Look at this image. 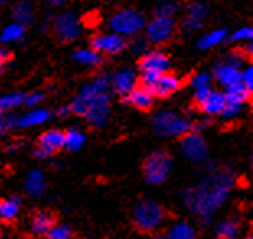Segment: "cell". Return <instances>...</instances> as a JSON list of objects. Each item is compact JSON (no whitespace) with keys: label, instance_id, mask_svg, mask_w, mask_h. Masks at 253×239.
I'll use <instances>...</instances> for the list:
<instances>
[{"label":"cell","instance_id":"cell-11","mask_svg":"<svg viewBox=\"0 0 253 239\" xmlns=\"http://www.w3.org/2000/svg\"><path fill=\"white\" fill-rule=\"evenodd\" d=\"M62 149H64V133L59 131V129H47L38 139L35 157H38V159H46V157L54 156Z\"/></svg>","mask_w":253,"mask_h":239},{"label":"cell","instance_id":"cell-12","mask_svg":"<svg viewBox=\"0 0 253 239\" xmlns=\"http://www.w3.org/2000/svg\"><path fill=\"white\" fill-rule=\"evenodd\" d=\"M147 89L152 92L154 97H160V99H165L171 94H175L176 90H180L181 87V79L173 72H164L160 74L157 79H154L152 82L145 85Z\"/></svg>","mask_w":253,"mask_h":239},{"label":"cell","instance_id":"cell-42","mask_svg":"<svg viewBox=\"0 0 253 239\" xmlns=\"http://www.w3.org/2000/svg\"><path fill=\"white\" fill-rule=\"evenodd\" d=\"M57 113H59V117H67V115H71V105H64V107H61L57 110Z\"/></svg>","mask_w":253,"mask_h":239},{"label":"cell","instance_id":"cell-7","mask_svg":"<svg viewBox=\"0 0 253 239\" xmlns=\"http://www.w3.org/2000/svg\"><path fill=\"white\" fill-rule=\"evenodd\" d=\"M180 149H181L183 157L193 162V164H201L209 156V148H208L206 139L198 131H190V133H186L185 136H181Z\"/></svg>","mask_w":253,"mask_h":239},{"label":"cell","instance_id":"cell-16","mask_svg":"<svg viewBox=\"0 0 253 239\" xmlns=\"http://www.w3.org/2000/svg\"><path fill=\"white\" fill-rule=\"evenodd\" d=\"M137 85V75L134 74V70L131 69H123L110 79V87H113V90L118 95L125 97L129 90H132Z\"/></svg>","mask_w":253,"mask_h":239},{"label":"cell","instance_id":"cell-6","mask_svg":"<svg viewBox=\"0 0 253 239\" xmlns=\"http://www.w3.org/2000/svg\"><path fill=\"white\" fill-rule=\"evenodd\" d=\"M169 69H170L169 56L159 50L145 51L141 56V61H139V72H141V79L144 85L150 84L154 79H157L160 74L167 72Z\"/></svg>","mask_w":253,"mask_h":239},{"label":"cell","instance_id":"cell-33","mask_svg":"<svg viewBox=\"0 0 253 239\" xmlns=\"http://www.w3.org/2000/svg\"><path fill=\"white\" fill-rule=\"evenodd\" d=\"M244 107L242 103H225L224 110L220 112V117H224L225 120H234L239 118L244 113Z\"/></svg>","mask_w":253,"mask_h":239},{"label":"cell","instance_id":"cell-26","mask_svg":"<svg viewBox=\"0 0 253 239\" xmlns=\"http://www.w3.org/2000/svg\"><path fill=\"white\" fill-rule=\"evenodd\" d=\"M167 238L170 239H193L198 236L196 228L188 221H176L173 223L169 231H167Z\"/></svg>","mask_w":253,"mask_h":239},{"label":"cell","instance_id":"cell-37","mask_svg":"<svg viewBox=\"0 0 253 239\" xmlns=\"http://www.w3.org/2000/svg\"><path fill=\"white\" fill-rule=\"evenodd\" d=\"M10 128H13V115L0 110V134L7 133Z\"/></svg>","mask_w":253,"mask_h":239},{"label":"cell","instance_id":"cell-10","mask_svg":"<svg viewBox=\"0 0 253 239\" xmlns=\"http://www.w3.org/2000/svg\"><path fill=\"white\" fill-rule=\"evenodd\" d=\"M91 48L95 51H98L101 56L106 54V56H115V54L123 53L127 48V41L125 36L115 33H103V35H95L91 38Z\"/></svg>","mask_w":253,"mask_h":239},{"label":"cell","instance_id":"cell-38","mask_svg":"<svg viewBox=\"0 0 253 239\" xmlns=\"http://www.w3.org/2000/svg\"><path fill=\"white\" fill-rule=\"evenodd\" d=\"M240 82L244 84L247 89H253V67L247 66L245 69L240 70Z\"/></svg>","mask_w":253,"mask_h":239},{"label":"cell","instance_id":"cell-20","mask_svg":"<svg viewBox=\"0 0 253 239\" xmlns=\"http://www.w3.org/2000/svg\"><path fill=\"white\" fill-rule=\"evenodd\" d=\"M25 190L30 197L33 198H40L44 195L46 192V177L40 169H35L28 172L26 176V180H25Z\"/></svg>","mask_w":253,"mask_h":239},{"label":"cell","instance_id":"cell-27","mask_svg":"<svg viewBox=\"0 0 253 239\" xmlns=\"http://www.w3.org/2000/svg\"><path fill=\"white\" fill-rule=\"evenodd\" d=\"M240 223L237 220H222L216 226V236L220 239H235L240 236Z\"/></svg>","mask_w":253,"mask_h":239},{"label":"cell","instance_id":"cell-39","mask_svg":"<svg viewBox=\"0 0 253 239\" xmlns=\"http://www.w3.org/2000/svg\"><path fill=\"white\" fill-rule=\"evenodd\" d=\"M131 46H132V48H131L132 53H134V54H139V56H142V54H144L145 51H149V50H147V43H145L144 40H139L137 43H132Z\"/></svg>","mask_w":253,"mask_h":239},{"label":"cell","instance_id":"cell-1","mask_svg":"<svg viewBox=\"0 0 253 239\" xmlns=\"http://www.w3.org/2000/svg\"><path fill=\"white\" fill-rule=\"evenodd\" d=\"M234 185V174L227 169H222L209 174L198 185L185 190L181 193V198L185 200V205L193 213L203 221H208L229 198Z\"/></svg>","mask_w":253,"mask_h":239},{"label":"cell","instance_id":"cell-17","mask_svg":"<svg viewBox=\"0 0 253 239\" xmlns=\"http://www.w3.org/2000/svg\"><path fill=\"white\" fill-rule=\"evenodd\" d=\"M196 105H198L199 110H201L204 115H208V117L220 115V112H222L224 107H225L224 94H220V92H214L211 89L201 100L196 103Z\"/></svg>","mask_w":253,"mask_h":239},{"label":"cell","instance_id":"cell-32","mask_svg":"<svg viewBox=\"0 0 253 239\" xmlns=\"http://www.w3.org/2000/svg\"><path fill=\"white\" fill-rule=\"evenodd\" d=\"M178 10V5L170 2V0H162L160 3H157L155 7V15L157 17H173Z\"/></svg>","mask_w":253,"mask_h":239},{"label":"cell","instance_id":"cell-43","mask_svg":"<svg viewBox=\"0 0 253 239\" xmlns=\"http://www.w3.org/2000/svg\"><path fill=\"white\" fill-rule=\"evenodd\" d=\"M8 0H0V5H3V3H7Z\"/></svg>","mask_w":253,"mask_h":239},{"label":"cell","instance_id":"cell-29","mask_svg":"<svg viewBox=\"0 0 253 239\" xmlns=\"http://www.w3.org/2000/svg\"><path fill=\"white\" fill-rule=\"evenodd\" d=\"M85 144V134L77 128H71L64 133V149L75 153Z\"/></svg>","mask_w":253,"mask_h":239},{"label":"cell","instance_id":"cell-24","mask_svg":"<svg viewBox=\"0 0 253 239\" xmlns=\"http://www.w3.org/2000/svg\"><path fill=\"white\" fill-rule=\"evenodd\" d=\"M227 38V30L224 28H216V30H211L208 33H204L201 38L198 40V48L203 51H208V50H212V48L219 46L220 43H224V40Z\"/></svg>","mask_w":253,"mask_h":239},{"label":"cell","instance_id":"cell-3","mask_svg":"<svg viewBox=\"0 0 253 239\" xmlns=\"http://www.w3.org/2000/svg\"><path fill=\"white\" fill-rule=\"evenodd\" d=\"M191 126L190 120L173 110H162L152 118L154 133L162 138H181L191 131Z\"/></svg>","mask_w":253,"mask_h":239},{"label":"cell","instance_id":"cell-15","mask_svg":"<svg viewBox=\"0 0 253 239\" xmlns=\"http://www.w3.org/2000/svg\"><path fill=\"white\" fill-rule=\"evenodd\" d=\"M154 99L155 97H154L152 92L142 84V85H136L132 90L127 92V94L125 95V103L131 105L132 108H136V110L147 112L152 108Z\"/></svg>","mask_w":253,"mask_h":239},{"label":"cell","instance_id":"cell-28","mask_svg":"<svg viewBox=\"0 0 253 239\" xmlns=\"http://www.w3.org/2000/svg\"><path fill=\"white\" fill-rule=\"evenodd\" d=\"M25 35H26L25 26L17 23V21H13V23L7 25L2 31H0V41L2 43H18L23 40Z\"/></svg>","mask_w":253,"mask_h":239},{"label":"cell","instance_id":"cell-25","mask_svg":"<svg viewBox=\"0 0 253 239\" xmlns=\"http://www.w3.org/2000/svg\"><path fill=\"white\" fill-rule=\"evenodd\" d=\"M74 61L84 67H98L101 64V54L93 48H82L74 53Z\"/></svg>","mask_w":253,"mask_h":239},{"label":"cell","instance_id":"cell-36","mask_svg":"<svg viewBox=\"0 0 253 239\" xmlns=\"http://www.w3.org/2000/svg\"><path fill=\"white\" fill-rule=\"evenodd\" d=\"M42 100H44V94H41V92H31L30 95H25L23 105L26 108H33L40 105Z\"/></svg>","mask_w":253,"mask_h":239},{"label":"cell","instance_id":"cell-4","mask_svg":"<svg viewBox=\"0 0 253 239\" xmlns=\"http://www.w3.org/2000/svg\"><path fill=\"white\" fill-rule=\"evenodd\" d=\"M147 23L144 13L134 8H123L120 12L113 13L108 21L111 31L121 36H139L144 31V26Z\"/></svg>","mask_w":253,"mask_h":239},{"label":"cell","instance_id":"cell-21","mask_svg":"<svg viewBox=\"0 0 253 239\" xmlns=\"http://www.w3.org/2000/svg\"><path fill=\"white\" fill-rule=\"evenodd\" d=\"M12 17H13V21H17V23L23 26L31 25L35 21L33 5H31V2H28V0H18L12 7Z\"/></svg>","mask_w":253,"mask_h":239},{"label":"cell","instance_id":"cell-35","mask_svg":"<svg viewBox=\"0 0 253 239\" xmlns=\"http://www.w3.org/2000/svg\"><path fill=\"white\" fill-rule=\"evenodd\" d=\"M253 38V30L250 28V26H242L240 30H237L235 33L230 36V40L235 41V43H247V41H250Z\"/></svg>","mask_w":253,"mask_h":239},{"label":"cell","instance_id":"cell-9","mask_svg":"<svg viewBox=\"0 0 253 239\" xmlns=\"http://www.w3.org/2000/svg\"><path fill=\"white\" fill-rule=\"evenodd\" d=\"M52 28H54V33L59 40L71 43L80 36L82 25H80V18L77 17V13L62 12L54 18V21H52Z\"/></svg>","mask_w":253,"mask_h":239},{"label":"cell","instance_id":"cell-18","mask_svg":"<svg viewBox=\"0 0 253 239\" xmlns=\"http://www.w3.org/2000/svg\"><path fill=\"white\" fill-rule=\"evenodd\" d=\"M240 70L242 67L235 66V64L230 61H225L214 69V79L222 87H229L235 82H240Z\"/></svg>","mask_w":253,"mask_h":239},{"label":"cell","instance_id":"cell-40","mask_svg":"<svg viewBox=\"0 0 253 239\" xmlns=\"http://www.w3.org/2000/svg\"><path fill=\"white\" fill-rule=\"evenodd\" d=\"M8 61H10V53L5 50V48H0V72H2V69L7 66Z\"/></svg>","mask_w":253,"mask_h":239},{"label":"cell","instance_id":"cell-2","mask_svg":"<svg viewBox=\"0 0 253 239\" xmlns=\"http://www.w3.org/2000/svg\"><path fill=\"white\" fill-rule=\"evenodd\" d=\"M165 220H167V211L155 200L150 198L139 200L132 208V221L137 230L142 233L159 231L164 226Z\"/></svg>","mask_w":253,"mask_h":239},{"label":"cell","instance_id":"cell-41","mask_svg":"<svg viewBox=\"0 0 253 239\" xmlns=\"http://www.w3.org/2000/svg\"><path fill=\"white\" fill-rule=\"evenodd\" d=\"M46 3H47V7H51V8H59L66 3V0H46Z\"/></svg>","mask_w":253,"mask_h":239},{"label":"cell","instance_id":"cell-14","mask_svg":"<svg viewBox=\"0 0 253 239\" xmlns=\"http://www.w3.org/2000/svg\"><path fill=\"white\" fill-rule=\"evenodd\" d=\"M51 120V112L46 108H28V112L21 113L20 117H13V128H35L47 123Z\"/></svg>","mask_w":253,"mask_h":239},{"label":"cell","instance_id":"cell-31","mask_svg":"<svg viewBox=\"0 0 253 239\" xmlns=\"http://www.w3.org/2000/svg\"><path fill=\"white\" fill-rule=\"evenodd\" d=\"M74 236V231L71 226L67 225H54L51 231L47 233V238L51 239H71Z\"/></svg>","mask_w":253,"mask_h":239},{"label":"cell","instance_id":"cell-19","mask_svg":"<svg viewBox=\"0 0 253 239\" xmlns=\"http://www.w3.org/2000/svg\"><path fill=\"white\" fill-rule=\"evenodd\" d=\"M56 225L54 215L49 211H38V213L31 218L30 230L31 235L35 236H47V233L51 231V228Z\"/></svg>","mask_w":253,"mask_h":239},{"label":"cell","instance_id":"cell-13","mask_svg":"<svg viewBox=\"0 0 253 239\" xmlns=\"http://www.w3.org/2000/svg\"><path fill=\"white\" fill-rule=\"evenodd\" d=\"M208 18V7L201 2H193L186 7V15L181 20V30L186 33H195L201 30Z\"/></svg>","mask_w":253,"mask_h":239},{"label":"cell","instance_id":"cell-23","mask_svg":"<svg viewBox=\"0 0 253 239\" xmlns=\"http://www.w3.org/2000/svg\"><path fill=\"white\" fill-rule=\"evenodd\" d=\"M250 92L252 90L247 89L242 82H235L232 85L225 87L224 92L225 103H242V105H245L250 99Z\"/></svg>","mask_w":253,"mask_h":239},{"label":"cell","instance_id":"cell-30","mask_svg":"<svg viewBox=\"0 0 253 239\" xmlns=\"http://www.w3.org/2000/svg\"><path fill=\"white\" fill-rule=\"evenodd\" d=\"M25 95L20 92H10V94L0 95V110L2 112H12L15 108L23 105Z\"/></svg>","mask_w":253,"mask_h":239},{"label":"cell","instance_id":"cell-34","mask_svg":"<svg viewBox=\"0 0 253 239\" xmlns=\"http://www.w3.org/2000/svg\"><path fill=\"white\" fill-rule=\"evenodd\" d=\"M211 82H212V75L209 72H198L193 75L191 79V87L195 90L198 89H206V87H211Z\"/></svg>","mask_w":253,"mask_h":239},{"label":"cell","instance_id":"cell-8","mask_svg":"<svg viewBox=\"0 0 253 239\" xmlns=\"http://www.w3.org/2000/svg\"><path fill=\"white\" fill-rule=\"evenodd\" d=\"M145 38L147 41L154 43V45H164V43L170 41L176 31V23L173 17H157L155 15L154 20L144 26Z\"/></svg>","mask_w":253,"mask_h":239},{"label":"cell","instance_id":"cell-5","mask_svg":"<svg viewBox=\"0 0 253 239\" xmlns=\"http://www.w3.org/2000/svg\"><path fill=\"white\" fill-rule=\"evenodd\" d=\"M173 171V159L164 149L154 151L144 161V177L150 185H160L170 177Z\"/></svg>","mask_w":253,"mask_h":239},{"label":"cell","instance_id":"cell-22","mask_svg":"<svg viewBox=\"0 0 253 239\" xmlns=\"http://www.w3.org/2000/svg\"><path fill=\"white\" fill-rule=\"evenodd\" d=\"M21 200L18 197H10L0 200V221L2 223H13L18 218Z\"/></svg>","mask_w":253,"mask_h":239}]
</instances>
